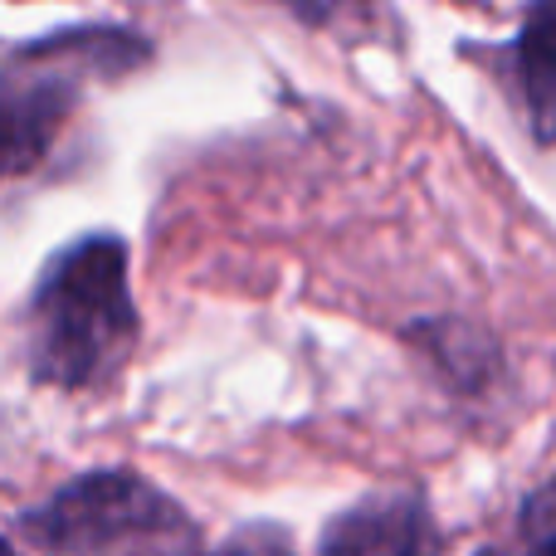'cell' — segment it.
I'll list each match as a JSON object with an SVG mask.
<instances>
[{
  "instance_id": "8",
  "label": "cell",
  "mask_w": 556,
  "mask_h": 556,
  "mask_svg": "<svg viewBox=\"0 0 556 556\" xmlns=\"http://www.w3.org/2000/svg\"><path fill=\"white\" fill-rule=\"evenodd\" d=\"M195 556H298V542L283 522H244L220 547H211V552L201 547Z\"/></svg>"
},
{
  "instance_id": "1",
  "label": "cell",
  "mask_w": 556,
  "mask_h": 556,
  "mask_svg": "<svg viewBox=\"0 0 556 556\" xmlns=\"http://www.w3.org/2000/svg\"><path fill=\"white\" fill-rule=\"evenodd\" d=\"M142 337L123 235H78L29 288V376L49 391H98Z\"/></svg>"
},
{
  "instance_id": "5",
  "label": "cell",
  "mask_w": 556,
  "mask_h": 556,
  "mask_svg": "<svg viewBox=\"0 0 556 556\" xmlns=\"http://www.w3.org/2000/svg\"><path fill=\"white\" fill-rule=\"evenodd\" d=\"M405 342L420 346L440 371V381L464 401H489L493 386L508 381L498 342L483 327L459 323V317H420V323L405 327Z\"/></svg>"
},
{
  "instance_id": "3",
  "label": "cell",
  "mask_w": 556,
  "mask_h": 556,
  "mask_svg": "<svg viewBox=\"0 0 556 556\" xmlns=\"http://www.w3.org/2000/svg\"><path fill=\"white\" fill-rule=\"evenodd\" d=\"M39 556H195V518L147 473L93 469L15 518Z\"/></svg>"
},
{
  "instance_id": "6",
  "label": "cell",
  "mask_w": 556,
  "mask_h": 556,
  "mask_svg": "<svg viewBox=\"0 0 556 556\" xmlns=\"http://www.w3.org/2000/svg\"><path fill=\"white\" fill-rule=\"evenodd\" d=\"M513 78L532 142L556 147V0H528L522 29L513 39Z\"/></svg>"
},
{
  "instance_id": "10",
  "label": "cell",
  "mask_w": 556,
  "mask_h": 556,
  "mask_svg": "<svg viewBox=\"0 0 556 556\" xmlns=\"http://www.w3.org/2000/svg\"><path fill=\"white\" fill-rule=\"evenodd\" d=\"M0 556H20V552H15V547H10V542H5V538H0Z\"/></svg>"
},
{
  "instance_id": "9",
  "label": "cell",
  "mask_w": 556,
  "mask_h": 556,
  "mask_svg": "<svg viewBox=\"0 0 556 556\" xmlns=\"http://www.w3.org/2000/svg\"><path fill=\"white\" fill-rule=\"evenodd\" d=\"M288 10H293L298 20H307V25H323L327 15H332L337 5H342V0H283Z\"/></svg>"
},
{
  "instance_id": "2",
  "label": "cell",
  "mask_w": 556,
  "mask_h": 556,
  "mask_svg": "<svg viewBox=\"0 0 556 556\" xmlns=\"http://www.w3.org/2000/svg\"><path fill=\"white\" fill-rule=\"evenodd\" d=\"M147 59L152 45L123 25L54 29L20 45L0 64V186L45 166L88 78H123Z\"/></svg>"
},
{
  "instance_id": "7",
  "label": "cell",
  "mask_w": 556,
  "mask_h": 556,
  "mask_svg": "<svg viewBox=\"0 0 556 556\" xmlns=\"http://www.w3.org/2000/svg\"><path fill=\"white\" fill-rule=\"evenodd\" d=\"M473 556H556V479L538 483L518 503V518H513L508 538L489 542Z\"/></svg>"
},
{
  "instance_id": "4",
  "label": "cell",
  "mask_w": 556,
  "mask_h": 556,
  "mask_svg": "<svg viewBox=\"0 0 556 556\" xmlns=\"http://www.w3.org/2000/svg\"><path fill=\"white\" fill-rule=\"evenodd\" d=\"M317 556H444V532L420 489H381L327 522Z\"/></svg>"
}]
</instances>
